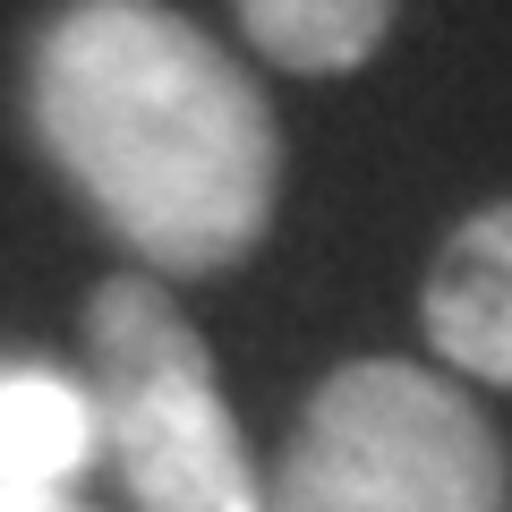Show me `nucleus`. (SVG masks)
<instances>
[{"label":"nucleus","instance_id":"obj_1","mask_svg":"<svg viewBox=\"0 0 512 512\" xmlns=\"http://www.w3.org/2000/svg\"><path fill=\"white\" fill-rule=\"evenodd\" d=\"M26 128L154 282L231 274L274 231V103L163 0H69L43 18L26 52Z\"/></svg>","mask_w":512,"mask_h":512},{"label":"nucleus","instance_id":"obj_2","mask_svg":"<svg viewBox=\"0 0 512 512\" xmlns=\"http://www.w3.org/2000/svg\"><path fill=\"white\" fill-rule=\"evenodd\" d=\"M265 512H512V461L453 376L342 359L291 419Z\"/></svg>","mask_w":512,"mask_h":512},{"label":"nucleus","instance_id":"obj_3","mask_svg":"<svg viewBox=\"0 0 512 512\" xmlns=\"http://www.w3.org/2000/svg\"><path fill=\"white\" fill-rule=\"evenodd\" d=\"M86 393L137 512H265L214 350L154 274H111L86 291Z\"/></svg>","mask_w":512,"mask_h":512},{"label":"nucleus","instance_id":"obj_4","mask_svg":"<svg viewBox=\"0 0 512 512\" xmlns=\"http://www.w3.org/2000/svg\"><path fill=\"white\" fill-rule=\"evenodd\" d=\"M419 325H427V350L453 376H478V384L512 393V197L453 222V239L427 265Z\"/></svg>","mask_w":512,"mask_h":512},{"label":"nucleus","instance_id":"obj_5","mask_svg":"<svg viewBox=\"0 0 512 512\" xmlns=\"http://www.w3.org/2000/svg\"><path fill=\"white\" fill-rule=\"evenodd\" d=\"M94 453H103V419H94L86 376L43 359H0V504L69 495Z\"/></svg>","mask_w":512,"mask_h":512},{"label":"nucleus","instance_id":"obj_6","mask_svg":"<svg viewBox=\"0 0 512 512\" xmlns=\"http://www.w3.org/2000/svg\"><path fill=\"white\" fill-rule=\"evenodd\" d=\"M239 35L291 77H350L384 52L393 0H231Z\"/></svg>","mask_w":512,"mask_h":512},{"label":"nucleus","instance_id":"obj_7","mask_svg":"<svg viewBox=\"0 0 512 512\" xmlns=\"http://www.w3.org/2000/svg\"><path fill=\"white\" fill-rule=\"evenodd\" d=\"M0 512H86V504H69V495H35V504H0Z\"/></svg>","mask_w":512,"mask_h":512}]
</instances>
